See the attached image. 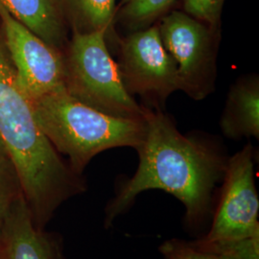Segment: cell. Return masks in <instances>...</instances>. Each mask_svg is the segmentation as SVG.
<instances>
[{"label": "cell", "instance_id": "14", "mask_svg": "<svg viewBox=\"0 0 259 259\" xmlns=\"http://www.w3.org/2000/svg\"><path fill=\"white\" fill-rule=\"evenodd\" d=\"M197 249L222 259H259V234L233 240L191 243Z\"/></svg>", "mask_w": 259, "mask_h": 259}, {"label": "cell", "instance_id": "1", "mask_svg": "<svg viewBox=\"0 0 259 259\" xmlns=\"http://www.w3.org/2000/svg\"><path fill=\"white\" fill-rule=\"evenodd\" d=\"M145 125V137L137 150L138 170L120 185L107 206V226L138 195L151 189L173 195L185 205L187 223L200 225L211 209L213 191L225 176L228 159L208 142L184 136L159 110L147 108Z\"/></svg>", "mask_w": 259, "mask_h": 259}, {"label": "cell", "instance_id": "5", "mask_svg": "<svg viewBox=\"0 0 259 259\" xmlns=\"http://www.w3.org/2000/svg\"><path fill=\"white\" fill-rule=\"evenodd\" d=\"M157 26L163 47L176 62L180 91L198 101L210 95L217 79V27L180 11L164 16Z\"/></svg>", "mask_w": 259, "mask_h": 259}, {"label": "cell", "instance_id": "15", "mask_svg": "<svg viewBox=\"0 0 259 259\" xmlns=\"http://www.w3.org/2000/svg\"><path fill=\"white\" fill-rule=\"evenodd\" d=\"M224 2L225 0H184V10L195 19L217 27Z\"/></svg>", "mask_w": 259, "mask_h": 259}, {"label": "cell", "instance_id": "7", "mask_svg": "<svg viewBox=\"0 0 259 259\" xmlns=\"http://www.w3.org/2000/svg\"><path fill=\"white\" fill-rule=\"evenodd\" d=\"M253 168V149L250 144L228 159L211 229L199 241L233 240L259 234V200Z\"/></svg>", "mask_w": 259, "mask_h": 259}, {"label": "cell", "instance_id": "3", "mask_svg": "<svg viewBox=\"0 0 259 259\" xmlns=\"http://www.w3.org/2000/svg\"><path fill=\"white\" fill-rule=\"evenodd\" d=\"M39 128L58 153L68 157L75 174L109 149H138L145 137V119L115 117L79 102L65 89L32 99Z\"/></svg>", "mask_w": 259, "mask_h": 259}, {"label": "cell", "instance_id": "11", "mask_svg": "<svg viewBox=\"0 0 259 259\" xmlns=\"http://www.w3.org/2000/svg\"><path fill=\"white\" fill-rule=\"evenodd\" d=\"M223 134L230 139L259 137V81L242 78L229 93L221 118Z\"/></svg>", "mask_w": 259, "mask_h": 259}, {"label": "cell", "instance_id": "10", "mask_svg": "<svg viewBox=\"0 0 259 259\" xmlns=\"http://www.w3.org/2000/svg\"><path fill=\"white\" fill-rule=\"evenodd\" d=\"M0 3L48 46L65 50L67 30L60 0H0Z\"/></svg>", "mask_w": 259, "mask_h": 259}, {"label": "cell", "instance_id": "17", "mask_svg": "<svg viewBox=\"0 0 259 259\" xmlns=\"http://www.w3.org/2000/svg\"><path fill=\"white\" fill-rule=\"evenodd\" d=\"M3 165H0V232L9 213L11 204L15 200L12 197L9 185L3 174V171H2Z\"/></svg>", "mask_w": 259, "mask_h": 259}, {"label": "cell", "instance_id": "18", "mask_svg": "<svg viewBox=\"0 0 259 259\" xmlns=\"http://www.w3.org/2000/svg\"><path fill=\"white\" fill-rule=\"evenodd\" d=\"M6 159H8V157H7V155L5 153V150H4V147L2 145V142L0 140V165H3L6 162Z\"/></svg>", "mask_w": 259, "mask_h": 259}, {"label": "cell", "instance_id": "16", "mask_svg": "<svg viewBox=\"0 0 259 259\" xmlns=\"http://www.w3.org/2000/svg\"><path fill=\"white\" fill-rule=\"evenodd\" d=\"M159 251L165 259H222L215 254L197 249L191 243L170 240L163 243Z\"/></svg>", "mask_w": 259, "mask_h": 259}, {"label": "cell", "instance_id": "4", "mask_svg": "<svg viewBox=\"0 0 259 259\" xmlns=\"http://www.w3.org/2000/svg\"><path fill=\"white\" fill-rule=\"evenodd\" d=\"M104 30L73 33L65 47V88L79 102L115 117L144 120L147 107L126 91L118 65L108 50Z\"/></svg>", "mask_w": 259, "mask_h": 259}, {"label": "cell", "instance_id": "12", "mask_svg": "<svg viewBox=\"0 0 259 259\" xmlns=\"http://www.w3.org/2000/svg\"><path fill=\"white\" fill-rule=\"evenodd\" d=\"M73 33L104 30L108 34L115 15V0H60Z\"/></svg>", "mask_w": 259, "mask_h": 259}, {"label": "cell", "instance_id": "8", "mask_svg": "<svg viewBox=\"0 0 259 259\" xmlns=\"http://www.w3.org/2000/svg\"><path fill=\"white\" fill-rule=\"evenodd\" d=\"M4 45L19 83L31 99L65 89L64 51L48 46L0 3Z\"/></svg>", "mask_w": 259, "mask_h": 259}, {"label": "cell", "instance_id": "9", "mask_svg": "<svg viewBox=\"0 0 259 259\" xmlns=\"http://www.w3.org/2000/svg\"><path fill=\"white\" fill-rule=\"evenodd\" d=\"M0 259H54L52 247L37 231L24 199H15L0 232Z\"/></svg>", "mask_w": 259, "mask_h": 259}, {"label": "cell", "instance_id": "13", "mask_svg": "<svg viewBox=\"0 0 259 259\" xmlns=\"http://www.w3.org/2000/svg\"><path fill=\"white\" fill-rule=\"evenodd\" d=\"M175 0H128L121 12L123 22L133 32L143 30L161 17Z\"/></svg>", "mask_w": 259, "mask_h": 259}, {"label": "cell", "instance_id": "6", "mask_svg": "<svg viewBox=\"0 0 259 259\" xmlns=\"http://www.w3.org/2000/svg\"><path fill=\"white\" fill-rule=\"evenodd\" d=\"M118 68L130 95L157 108L180 91L176 62L163 47L158 26L139 30L119 41Z\"/></svg>", "mask_w": 259, "mask_h": 259}, {"label": "cell", "instance_id": "2", "mask_svg": "<svg viewBox=\"0 0 259 259\" xmlns=\"http://www.w3.org/2000/svg\"><path fill=\"white\" fill-rule=\"evenodd\" d=\"M0 140L29 208L47 220L65 199L83 190L37 124L33 103L20 84L0 37Z\"/></svg>", "mask_w": 259, "mask_h": 259}]
</instances>
